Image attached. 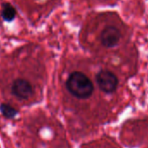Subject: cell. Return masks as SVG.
Returning <instances> with one entry per match:
<instances>
[{
	"mask_svg": "<svg viewBox=\"0 0 148 148\" xmlns=\"http://www.w3.org/2000/svg\"><path fill=\"white\" fill-rule=\"evenodd\" d=\"M64 89L71 99L82 104L90 101L95 93L92 79L86 71L81 70H73L67 74Z\"/></svg>",
	"mask_w": 148,
	"mask_h": 148,
	"instance_id": "1",
	"label": "cell"
},
{
	"mask_svg": "<svg viewBox=\"0 0 148 148\" xmlns=\"http://www.w3.org/2000/svg\"><path fill=\"white\" fill-rule=\"evenodd\" d=\"M11 92L19 100H30L35 94V88L32 84L25 79H15L11 86Z\"/></svg>",
	"mask_w": 148,
	"mask_h": 148,
	"instance_id": "3",
	"label": "cell"
},
{
	"mask_svg": "<svg viewBox=\"0 0 148 148\" xmlns=\"http://www.w3.org/2000/svg\"><path fill=\"white\" fill-rule=\"evenodd\" d=\"M0 110H1L3 114L7 118H12L17 114V111L8 105H2L0 106Z\"/></svg>",
	"mask_w": 148,
	"mask_h": 148,
	"instance_id": "6",
	"label": "cell"
},
{
	"mask_svg": "<svg viewBox=\"0 0 148 148\" xmlns=\"http://www.w3.org/2000/svg\"><path fill=\"white\" fill-rule=\"evenodd\" d=\"M122 38L119 29L114 25H106L99 35V41L102 46L106 49H112L118 46Z\"/></svg>",
	"mask_w": 148,
	"mask_h": 148,
	"instance_id": "4",
	"label": "cell"
},
{
	"mask_svg": "<svg viewBox=\"0 0 148 148\" xmlns=\"http://www.w3.org/2000/svg\"><path fill=\"white\" fill-rule=\"evenodd\" d=\"M94 80L99 91L106 95L114 94L119 88L118 76L108 69H99Z\"/></svg>",
	"mask_w": 148,
	"mask_h": 148,
	"instance_id": "2",
	"label": "cell"
},
{
	"mask_svg": "<svg viewBox=\"0 0 148 148\" xmlns=\"http://www.w3.org/2000/svg\"><path fill=\"white\" fill-rule=\"evenodd\" d=\"M1 16L4 18V20L10 22L14 19L16 16V10L12 5H10L9 3H5L2 6Z\"/></svg>",
	"mask_w": 148,
	"mask_h": 148,
	"instance_id": "5",
	"label": "cell"
}]
</instances>
